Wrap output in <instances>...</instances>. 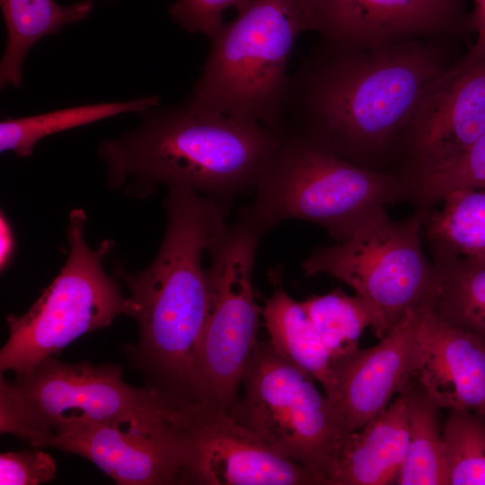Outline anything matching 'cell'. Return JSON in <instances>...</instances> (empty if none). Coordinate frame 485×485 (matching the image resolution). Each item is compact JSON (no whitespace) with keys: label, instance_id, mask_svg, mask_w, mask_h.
Returning <instances> with one entry per match:
<instances>
[{"label":"cell","instance_id":"obj_12","mask_svg":"<svg viewBox=\"0 0 485 485\" xmlns=\"http://www.w3.org/2000/svg\"><path fill=\"white\" fill-rule=\"evenodd\" d=\"M188 484L315 485L317 478L226 412L186 402L177 427Z\"/></svg>","mask_w":485,"mask_h":485},{"label":"cell","instance_id":"obj_10","mask_svg":"<svg viewBox=\"0 0 485 485\" xmlns=\"http://www.w3.org/2000/svg\"><path fill=\"white\" fill-rule=\"evenodd\" d=\"M422 214L394 221L383 208L346 239L315 249L303 262V271L349 286L381 313L390 331L408 313L431 303L436 291V270L422 248Z\"/></svg>","mask_w":485,"mask_h":485},{"label":"cell","instance_id":"obj_6","mask_svg":"<svg viewBox=\"0 0 485 485\" xmlns=\"http://www.w3.org/2000/svg\"><path fill=\"white\" fill-rule=\"evenodd\" d=\"M174 404L175 397L160 389L127 384L119 366L49 357L13 381L1 375L0 430L28 442L70 421L156 427Z\"/></svg>","mask_w":485,"mask_h":485},{"label":"cell","instance_id":"obj_17","mask_svg":"<svg viewBox=\"0 0 485 485\" xmlns=\"http://www.w3.org/2000/svg\"><path fill=\"white\" fill-rule=\"evenodd\" d=\"M408 445L403 391L379 415L346 436L327 474L325 485L395 483Z\"/></svg>","mask_w":485,"mask_h":485},{"label":"cell","instance_id":"obj_2","mask_svg":"<svg viewBox=\"0 0 485 485\" xmlns=\"http://www.w3.org/2000/svg\"><path fill=\"white\" fill-rule=\"evenodd\" d=\"M139 124L100 143L110 190L144 198L159 185L226 201L254 190L282 130L201 109L189 101L149 108Z\"/></svg>","mask_w":485,"mask_h":485},{"label":"cell","instance_id":"obj_16","mask_svg":"<svg viewBox=\"0 0 485 485\" xmlns=\"http://www.w3.org/2000/svg\"><path fill=\"white\" fill-rule=\"evenodd\" d=\"M417 337L419 385L441 409L485 416V340L441 319L430 303L419 311Z\"/></svg>","mask_w":485,"mask_h":485},{"label":"cell","instance_id":"obj_21","mask_svg":"<svg viewBox=\"0 0 485 485\" xmlns=\"http://www.w3.org/2000/svg\"><path fill=\"white\" fill-rule=\"evenodd\" d=\"M160 104L158 95L122 101L79 105L38 115L8 118L0 123V151L31 155L46 137L125 113H140Z\"/></svg>","mask_w":485,"mask_h":485},{"label":"cell","instance_id":"obj_15","mask_svg":"<svg viewBox=\"0 0 485 485\" xmlns=\"http://www.w3.org/2000/svg\"><path fill=\"white\" fill-rule=\"evenodd\" d=\"M419 309L408 313L376 345L333 361V402L347 434L379 415L415 379L421 361Z\"/></svg>","mask_w":485,"mask_h":485},{"label":"cell","instance_id":"obj_29","mask_svg":"<svg viewBox=\"0 0 485 485\" xmlns=\"http://www.w3.org/2000/svg\"><path fill=\"white\" fill-rule=\"evenodd\" d=\"M14 237L12 227L5 217L0 215V268L4 271L10 264L14 251Z\"/></svg>","mask_w":485,"mask_h":485},{"label":"cell","instance_id":"obj_7","mask_svg":"<svg viewBox=\"0 0 485 485\" xmlns=\"http://www.w3.org/2000/svg\"><path fill=\"white\" fill-rule=\"evenodd\" d=\"M264 233L244 213L209 247V301L193 369V402L228 413L258 343L262 308L252 286L257 246Z\"/></svg>","mask_w":485,"mask_h":485},{"label":"cell","instance_id":"obj_26","mask_svg":"<svg viewBox=\"0 0 485 485\" xmlns=\"http://www.w3.org/2000/svg\"><path fill=\"white\" fill-rule=\"evenodd\" d=\"M404 180L409 191L425 204L438 203L453 190L485 189V132L445 164Z\"/></svg>","mask_w":485,"mask_h":485},{"label":"cell","instance_id":"obj_1","mask_svg":"<svg viewBox=\"0 0 485 485\" xmlns=\"http://www.w3.org/2000/svg\"><path fill=\"white\" fill-rule=\"evenodd\" d=\"M455 40H414L370 48L321 43L290 75L284 128L366 167L373 155L398 145L426 89L456 60Z\"/></svg>","mask_w":485,"mask_h":485},{"label":"cell","instance_id":"obj_13","mask_svg":"<svg viewBox=\"0 0 485 485\" xmlns=\"http://www.w3.org/2000/svg\"><path fill=\"white\" fill-rule=\"evenodd\" d=\"M304 31L334 48L457 39L473 31L467 0H302Z\"/></svg>","mask_w":485,"mask_h":485},{"label":"cell","instance_id":"obj_3","mask_svg":"<svg viewBox=\"0 0 485 485\" xmlns=\"http://www.w3.org/2000/svg\"><path fill=\"white\" fill-rule=\"evenodd\" d=\"M211 227L190 216L166 222L160 250L141 271L122 273L127 315L139 327L130 355L150 386L192 402L196 352L207 317L209 289L202 258Z\"/></svg>","mask_w":485,"mask_h":485},{"label":"cell","instance_id":"obj_27","mask_svg":"<svg viewBox=\"0 0 485 485\" xmlns=\"http://www.w3.org/2000/svg\"><path fill=\"white\" fill-rule=\"evenodd\" d=\"M255 0H173L169 8L172 20L190 33L213 35L223 25V13L235 8L245 12Z\"/></svg>","mask_w":485,"mask_h":485},{"label":"cell","instance_id":"obj_14","mask_svg":"<svg viewBox=\"0 0 485 485\" xmlns=\"http://www.w3.org/2000/svg\"><path fill=\"white\" fill-rule=\"evenodd\" d=\"M93 462L119 485L188 484L170 424L144 427L89 420L63 423L28 442Z\"/></svg>","mask_w":485,"mask_h":485},{"label":"cell","instance_id":"obj_30","mask_svg":"<svg viewBox=\"0 0 485 485\" xmlns=\"http://www.w3.org/2000/svg\"><path fill=\"white\" fill-rule=\"evenodd\" d=\"M472 29L477 35L475 45L485 48V0H472Z\"/></svg>","mask_w":485,"mask_h":485},{"label":"cell","instance_id":"obj_28","mask_svg":"<svg viewBox=\"0 0 485 485\" xmlns=\"http://www.w3.org/2000/svg\"><path fill=\"white\" fill-rule=\"evenodd\" d=\"M56 463L43 451L2 453L0 455L1 485H38L54 479Z\"/></svg>","mask_w":485,"mask_h":485},{"label":"cell","instance_id":"obj_9","mask_svg":"<svg viewBox=\"0 0 485 485\" xmlns=\"http://www.w3.org/2000/svg\"><path fill=\"white\" fill-rule=\"evenodd\" d=\"M316 383L268 340H259L242 378V394L228 414L325 485L348 434L336 404Z\"/></svg>","mask_w":485,"mask_h":485},{"label":"cell","instance_id":"obj_8","mask_svg":"<svg viewBox=\"0 0 485 485\" xmlns=\"http://www.w3.org/2000/svg\"><path fill=\"white\" fill-rule=\"evenodd\" d=\"M86 221L83 208L71 210L64 266L27 313L7 317L9 337L0 351L2 373L22 375L84 333L127 315V297L103 266L113 242L104 241L92 249L85 239Z\"/></svg>","mask_w":485,"mask_h":485},{"label":"cell","instance_id":"obj_20","mask_svg":"<svg viewBox=\"0 0 485 485\" xmlns=\"http://www.w3.org/2000/svg\"><path fill=\"white\" fill-rule=\"evenodd\" d=\"M424 219L434 259L485 263V189L456 190Z\"/></svg>","mask_w":485,"mask_h":485},{"label":"cell","instance_id":"obj_23","mask_svg":"<svg viewBox=\"0 0 485 485\" xmlns=\"http://www.w3.org/2000/svg\"><path fill=\"white\" fill-rule=\"evenodd\" d=\"M302 303L332 363L359 348L365 329L371 328L379 339L389 332L381 313L357 294L349 295L339 288Z\"/></svg>","mask_w":485,"mask_h":485},{"label":"cell","instance_id":"obj_24","mask_svg":"<svg viewBox=\"0 0 485 485\" xmlns=\"http://www.w3.org/2000/svg\"><path fill=\"white\" fill-rule=\"evenodd\" d=\"M430 305L444 321L485 340V263L435 259Z\"/></svg>","mask_w":485,"mask_h":485},{"label":"cell","instance_id":"obj_4","mask_svg":"<svg viewBox=\"0 0 485 485\" xmlns=\"http://www.w3.org/2000/svg\"><path fill=\"white\" fill-rule=\"evenodd\" d=\"M254 190L244 213L263 233L282 221L301 219L323 226L340 242L409 188L401 176L350 163L284 128Z\"/></svg>","mask_w":485,"mask_h":485},{"label":"cell","instance_id":"obj_19","mask_svg":"<svg viewBox=\"0 0 485 485\" xmlns=\"http://www.w3.org/2000/svg\"><path fill=\"white\" fill-rule=\"evenodd\" d=\"M6 41L0 62L1 88H21L22 67L30 49L42 38L86 19L93 0L60 4L55 0H0Z\"/></svg>","mask_w":485,"mask_h":485},{"label":"cell","instance_id":"obj_25","mask_svg":"<svg viewBox=\"0 0 485 485\" xmlns=\"http://www.w3.org/2000/svg\"><path fill=\"white\" fill-rule=\"evenodd\" d=\"M442 433L448 484L485 485V416L450 410Z\"/></svg>","mask_w":485,"mask_h":485},{"label":"cell","instance_id":"obj_22","mask_svg":"<svg viewBox=\"0 0 485 485\" xmlns=\"http://www.w3.org/2000/svg\"><path fill=\"white\" fill-rule=\"evenodd\" d=\"M409 445L405 461L398 473L399 485H448L441 408L419 384L405 390Z\"/></svg>","mask_w":485,"mask_h":485},{"label":"cell","instance_id":"obj_5","mask_svg":"<svg viewBox=\"0 0 485 485\" xmlns=\"http://www.w3.org/2000/svg\"><path fill=\"white\" fill-rule=\"evenodd\" d=\"M302 32V0H255L208 38L207 57L186 100L211 112L282 129L287 66Z\"/></svg>","mask_w":485,"mask_h":485},{"label":"cell","instance_id":"obj_11","mask_svg":"<svg viewBox=\"0 0 485 485\" xmlns=\"http://www.w3.org/2000/svg\"><path fill=\"white\" fill-rule=\"evenodd\" d=\"M485 132V48L474 43L426 89L399 138L402 177L450 162Z\"/></svg>","mask_w":485,"mask_h":485},{"label":"cell","instance_id":"obj_18","mask_svg":"<svg viewBox=\"0 0 485 485\" xmlns=\"http://www.w3.org/2000/svg\"><path fill=\"white\" fill-rule=\"evenodd\" d=\"M272 278L274 292L262 307L268 340L278 354L309 373L333 401L332 360L303 303L286 293L278 273Z\"/></svg>","mask_w":485,"mask_h":485}]
</instances>
